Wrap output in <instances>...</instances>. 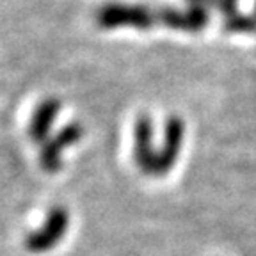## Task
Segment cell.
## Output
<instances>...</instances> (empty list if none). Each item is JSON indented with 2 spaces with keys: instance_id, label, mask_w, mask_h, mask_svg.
Here are the masks:
<instances>
[{
  "instance_id": "9c48e42d",
  "label": "cell",
  "mask_w": 256,
  "mask_h": 256,
  "mask_svg": "<svg viewBox=\"0 0 256 256\" xmlns=\"http://www.w3.org/2000/svg\"><path fill=\"white\" fill-rule=\"evenodd\" d=\"M254 16H256V2H254Z\"/></svg>"
},
{
  "instance_id": "8992f818",
  "label": "cell",
  "mask_w": 256,
  "mask_h": 256,
  "mask_svg": "<svg viewBox=\"0 0 256 256\" xmlns=\"http://www.w3.org/2000/svg\"><path fill=\"white\" fill-rule=\"evenodd\" d=\"M134 158L140 172L153 176L156 164V150L153 148V121L150 116H140L136 123V148Z\"/></svg>"
},
{
  "instance_id": "277c9868",
  "label": "cell",
  "mask_w": 256,
  "mask_h": 256,
  "mask_svg": "<svg viewBox=\"0 0 256 256\" xmlns=\"http://www.w3.org/2000/svg\"><path fill=\"white\" fill-rule=\"evenodd\" d=\"M185 136V124L182 118L171 116L166 121V134H164V144L156 152V164L153 176H166L172 168H174L178 155H180L182 142Z\"/></svg>"
},
{
  "instance_id": "7a4b0ae2",
  "label": "cell",
  "mask_w": 256,
  "mask_h": 256,
  "mask_svg": "<svg viewBox=\"0 0 256 256\" xmlns=\"http://www.w3.org/2000/svg\"><path fill=\"white\" fill-rule=\"evenodd\" d=\"M70 224V214L64 206H54L46 216V220L40 230L32 232L25 238V248L32 252H44L56 248L60 242Z\"/></svg>"
},
{
  "instance_id": "6da1fadb",
  "label": "cell",
  "mask_w": 256,
  "mask_h": 256,
  "mask_svg": "<svg viewBox=\"0 0 256 256\" xmlns=\"http://www.w3.org/2000/svg\"><path fill=\"white\" fill-rule=\"evenodd\" d=\"M96 22L104 28L116 27H136L139 30H150L158 24L156 11H152L146 6L136 4H105L96 14Z\"/></svg>"
},
{
  "instance_id": "3957f363",
  "label": "cell",
  "mask_w": 256,
  "mask_h": 256,
  "mask_svg": "<svg viewBox=\"0 0 256 256\" xmlns=\"http://www.w3.org/2000/svg\"><path fill=\"white\" fill-rule=\"evenodd\" d=\"M84 136V128L80 123H70L64 128H60L57 136L50 137L43 142L40 153V164L46 172H57L62 166L60 155L66 148L76 144Z\"/></svg>"
},
{
  "instance_id": "52a82bcc",
  "label": "cell",
  "mask_w": 256,
  "mask_h": 256,
  "mask_svg": "<svg viewBox=\"0 0 256 256\" xmlns=\"http://www.w3.org/2000/svg\"><path fill=\"white\" fill-rule=\"evenodd\" d=\"M60 110V102L57 98H46L38 105V108L32 114L30 124H28V137L34 142L43 144L50 136L54 121L57 120V114Z\"/></svg>"
},
{
  "instance_id": "5b68a950",
  "label": "cell",
  "mask_w": 256,
  "mask_h": 256,
  "mask_svg": "<svg viewBox=\"0 0 256 256\" xmlns=\"http://www.w3.org/2000/svg\"><path fill=\"white\" fill-rule=\"evenodd\" d=\"M156 18H158V24L174 28V30L200 32L208 25L210 14H208L206 6L190 4L187 11H176V9L156 11Z\"/></svg>"
},
{
  "instance_id": "ba28073f",
  "label": "cell",
  "mask_w": 256,
  "mask_h": 256,
  "mask_svg": "<svg viewBox=\"0 0 256 256\" xmlns=\"http://www.w3.org/2000/svg\"><path fill=\"white\" fill-rule=\"evenodd\" d=\"M224 28L230 32H256V16L240 14V12L226 16Z\"/></svg>"
}]
</instances>
